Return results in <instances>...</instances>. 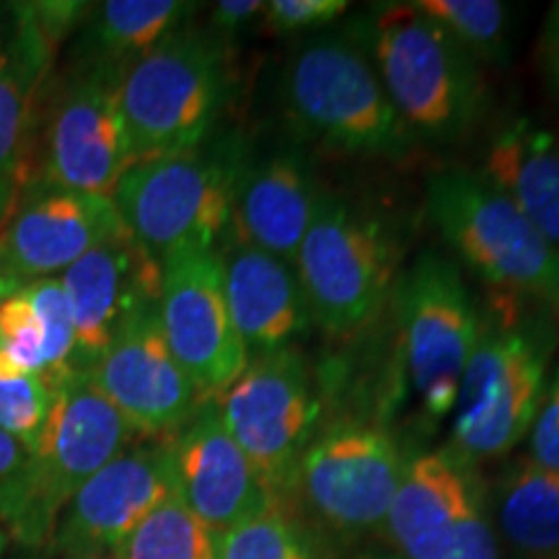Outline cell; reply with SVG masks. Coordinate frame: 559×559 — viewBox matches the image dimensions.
Segmentation results:
<instances>
[{
	"label": "cell",
	"mask_w": 559,
	"mask_h": 559,
	"mask_svg": "<svg viewBox=\"0 0 559 559\" xmlns=\"http://www.w3.org/2000/svg\"><path fill=\"white\" fill-rule=\"evenodd\" d=\"M111 555L115 559H218V536L174 489Z\"/></svg>",
	"instance_id": "26"
},
{
	"label": "cell",
	"mask_w": 559,
	"mask_h": 559,
	"mask_svg": "<svg viewBox=\"0 0 559 559\" xmlns=\"http://www.w3.org/2000/svg\"><path fill=\"white\" fill-rule=\"evenodd\" d=\"M370 60L415 138L459 143L487 104L479 60L415 3H383L370 21Z\"/></svg>",
	"instance_id": "2"
},
{
	"label": "cell",
	"mask_w": 559,
	"mask_h": 559,
	"mask_svg": "<svg viewBox=\"0 0 559 559\" xmlns=\"http://www.w3.org/2000/svg\"><path fill=\"white\" fill-rule=\"evenodd\" d=\"M86 373L145 438H174L205 404L164 337L158 304L124 321Z\"/></svg>",
	"instance_id": "15"
},
{
	"label": "cell",
	"mask_w": 559,
	"mask_h": 559,
	"mask_svg": "<svg viewBox=\"0 0 559 559\" xmlns=\"http://www.w3.org/2000/svg\"><path fill=\"white\" fill-rule=\"evenodd\" d=\"M26 449L19 443L16 438H11L9 432L0 430V489L16 477V472L24 466Z\"/></svg>",
	"instance_id": "34"
},
{
	"label": "cell",
	"mask_w": 559,
	"mask_h": 559,
	"mask_svg": "<svg viewBox=\"0 0 559 559\" xmlns=\"http://www.w3.org/2000/svg\"><path fill=\"white\" fill-rule=\"evenodd\" d=\"M510 547L531 559H559V472L523 461L508 474L498 506Z\"/></svg>",
	"instance_id": "25"
},
{
	"label": "cell",
	"mask_w": 559,
	"mask_h": 559,
	"mask_svg": "<svg viewBox=\"0 0 559 559\" xmlns=\"http://www.w3.org/2000/svg\"><path fill=\"white\" fill-rule=\"evenodd\" d=\"M230 94L228 41L181 26L132 62L120 104L135 160L194 151L218 122Z\"/></svg>",
	"instance_id": "3"
},
{
	"label": "cell",
	"mask_w": 559,
	"mask_h": 559,
	"mask_svg": "<svg viewBox=\"0 0 559 559\" xmlns=\"http://www.w3.org/2000/svg\"><path fill=\"white\" fill-rule=\"evenodd\" d=\"M428 215L440 239L487 285L559 313V247L479 174L449 169L428 181Z\"/></svg>",
	"instance_id": "6"
},
{
	"label": "cell",
	"mask_w": 559,
	"mask_h": 559,
	"mask_svg": "<svg viewBox=\"0 0 559 559\" xmlns=\"http://www.w3.org/2000/svg\"><path fill=\"white\" fill-rule=\"evenodd\" d=\"M55 52L19 21H13L9 37L0 39V190L24 185L37 96Z\"/></svg>",
	"instance_id": "23"
},
{
	"label": "cell",
	"mask_w": 559,
	"mask_h": 559,
	"mask_svg": "<svg viewBox=\"0 0 559 559\" xmlns=\"http://www.w3.org/2000/svg\"><path fill=\"white\" fill-rule=\"evenodd\" d=\"M317 177L296 151H277L241 169L234 194L230 234L236 243L267 251L296 267V257L317 218Z\"/></svg>",
	"instance_id": "20"
},
{
	"label": "cell",
	"mask_w": 559,
	"mask_h": 559,
	"mask_svg": "<svg viewBox=\"0 0 559 559\" xmlns=\"http://www.w3.org/2000/svg\"><path fill=\"white\" fill-rule=\"evenodd\" d=\"M160 262L130 230L99 243L60 275L75 326V370L102 358L124 321L160 298Z\"/></svg>",
	"instance_id": "18"
},
{
	"label": "cell",
	"mask_w": 559,
	"mask_h": 559,
	"mask_svg": "<svg viewBox=\"0 0 559 559\" xmlns=\"http://www.w3.org/2000/svg\"><path fill=\"white\" fill-rule=\"evenodd\" d=\"M174 492L169 449H124L68 502L52 547L62 555L115 551L160 500Z\"/></svg>",
	"instance_id": "19"
},
{
	"label": "cell",
	"mask_w": 559,
	"mask_h": 559,
	"mask_svg": "<svg viewBox=\"0 0 559 559\" xmlns=\"http://www.w3.org/2000/svg\"><path fill=\"white\" fill-rule=\"evenodd\" d=\"M128 230L115 200L37 181L13 198L0 230V270L21 288L58 277L83 254Z\"/></svg>",
	"instance_id": "14"
},
{
	"label": "cell",
	"mask_w": 559,
	"mask_h": 559,
	"mask_svg": "<svg viewBox=\"0 0 559 559\" xmlns=\"http://www.w3.org/2000/svg\"><path fill=\"white\" fill-rule=\"evenodd\" d=\"M16 290H21V285L13 283V280L5 275L3 270H0V306H3V300L11 298Z\"/></svg>",
	"instance_id": "37"
},
{
	"label": "cell",
	"mask_w": 559,
	"mask_h": 559,
	"mask_svg": "<svg viewBox=\"0 0 559 559\" xmlns=\"http://www.w3.org/2000/svg\"><path fill=\"white\" fill-rule=\"evenodd\" d=\"M166 449L174 489L215 536L283 506L223 428L215 402L200 404Z\"/></svg>",
	"instance_id": "17"
},
{
	"label": "cell",
	"mask_w": 559,
	"mask_h": 559,
	"mask_svg": "<svg viewBox=\"0 0 559 559\" xmlns=\"http://www.w3.org/2000/svg\"><path fill=\"white\" fill-rule=\"evenodd\" d=\"M283 83L293 122L319 143L376 158H402L415 143L358 39H309L290 58Z\"/></svg>",
	"instance_id": "5"
},
{
	"label": "cell",
	"mask_w": 559,
	"mask_h": 559,
	"mask_svg": "<svg viewBox=\"0 0 559 559\" xmlns=\"http://www.w3.org/2000/svg\"><path fill=\"white\" fill-rule=\"evenodd\" d=\"M218 559H317L311 536L283 506L218 536Z\"/></svg>",
	"instance_id": "28"
},
{
	"label": "cell",
	"mask_w": 559,
	"mask_h": 559,
	"mask_svg": "<svg viewBox=\"0 0 559 559\" xmlns=\"http://www.w3.org/2000/svg\"><path fill=\"white\" fill-rule=\"evenodd\" d=\"M5 542H9L5 539V531L0 528V557H3V551H5Z\"/></svg>",
	"instance_id": "40"
},
{
	"label": "cell",
	"mask_w": 559,
	"mask_h": 559,
	"mask_svg": "<svg viewBox=\"0 0 559 559\" xmlns=\"http://www.w3.org/2000/svg\"><path fill=\"white\" fill-rule=\"evenodd\" d=\"M24 288L39 319L41 334H45V381L55 389L62 379L75 373V326L70 300L60 275L41 277Z\"/></svg>",
	"instance_id": "29"
},
{
	"label": "cell",
	"mask_w": 559,
	"mask_h": 559,
	"mask_svg": "<svg viewBox=\"0 0 559 559\" xmlns=\"http://www.w3.org/2000/svg\"><path fill=\"white\" fill-rule=\"evenodd\" d=\"M347 9V0H270L262 19L272 34H298L332 24Z\"/></svg>",
	"instance_id": "31"
},
{
	"label": "cell",
	"mask_w": 559,
	"mask_h": 559,
	"mask_svg": "<svg viewBox=\"0 0 559 559\" xmlns=\"http://www.w3.org/2000/svg\"><path fill=\"white\" fill-rule=\"evenodd\" d=\"M404 464L379 425L340 423L319 430L300 456L296 487L313 513L340 531L383 526Z\"/></svg>",
	"instance_id": "13"
},
{
	"label": "cell",
	"mask_w": 559,
	"mask_h": 559,
	"mask_svg": "<svg viewBox=\"0 0 559 559\" xmlns=\"http://www.w3.org/2000/svg\"><path fill=\"white\" fill-rule=\"evenodd\" d=\"M383 526L402 559H498L472 461L451 449L404 466Z\"/></svg>",
	"instance_id": "11"
},
{
	"label": "cell",
	"mask_w": 559,
	"mask_h": 559,
	"mask_svg": "<svg viewBox=\"0 0 559 559\" xmlns=\"http://www.w3.org/2000/svg\"><path fill=\"white\" fill-rule=\"evenodd\" d=\"M19 190L21 187H3V190H0V230H3V223H5V218H9V210H11L13 198H16Z\"/></svg>",
	"instance_id": "36"
},
{
	"label": "cell",
	"mask_w": 559,
	"mask_h": 559,
	"mask_svg": "<svg viewBox=\"0 0 559 559\" xmlns=\"http://www.w3.org/2000/svg\"><path fill=\"white\" fill-rule=\"evenodd\" d=\"M215 407L277 500L293 492L300 456L317 438L321 417V400L296 349L251 358Z\"/></svg>",
	"instance_id": "9"
},
{
	"label": "cell",
	"mask_w": 559,
	"mask_h": 559,
	"mask_svg": "<svg viewBox=\"0 0 559 559\" xmlns=\"http://www.w3.org/2000/svg\"><path fill=\"white\" fill-rule=\"evenodd\" d=\"M528 461L559 472V366L528 430Z\"/></svg>",
	"instance_id": "32"
},
{
	"label": "cell",
	"mask_w": 559,
	"mask_h": 559,
	"mask_svg": "<svg viewBox=\"0 0 559 559\" xmlns=\"http://www.w3.org/2000/svg\"><path fill=\"white\" fill-rule=\"evenodd\" d=\"M239 174L234 158L200 145L135 160L111 200L132 239L158 262L177 251H218L230 230Z\"/></svg>",
	"instance_id": "7"
},
{
	"label": "cell",
	"mask_w": 559,
	"mask_h": 559,
	"mask_svg": "<svg viewBox=\"0 0 559 559\" xmlns=\"http://www.w3.org/2000/svg\"><path fill=\"white\" fill-rule=\"evenodd\" d=\"M221 257L228 311L249 358L290 349L309 332L313 319L293 264L243 243Z\"/></svg>",
	"instance_id": "21"
},
{
	"label": "cell",
	"mask_w": 559,
	"mask_h": 559,
	"mask_svg": "<svg viewBox=\"0 0 559 559\" xmlns=\"http://www.w3.org/2000/svg\"><path fill=\"white\" fill-rule=\"evenodd\" d=\"M479 177L521 210L544 239L559 247V140L526 117L489 143Z\"/></svg>",
	"instance_id": "22"
},
{
	"label": "cell",
	"mask_w": 559,
	"mask_h": 559,
	"mask_svg": "<svg viewBox=\"0 0 559 559\" xmlns=\"http://www.w3.org/2000/svg\"><path fill=\"white\" fill-rule=\"evenodd\" d=\"M396 262L386 223L324 194L296 257L313 324L334 337L360 332L389 298Z\"/></svg>",
	"instance_id": "8"
},
{
	"label": "cell",
	"mask_w": 559,
	"mask_h": 559,
	"mask_svg": "<svg viewBox=\"0 0 559 559\" xmlns=\"http://www.w3.org/2000/svg\"><path fill=\"white\" fill-rule=\"evenodd\" d=\"M264 11L262 0H221L210 11V32L221 39H230L234 34L247 29Z\"/></svg>",
	"instance_id": "33"
},
{
	"label": "cell",
	"mask_w": 559,
	"mask_h": 559,
	"mask_svg": "<svg viewBox=\"0 0 559 559\" xmlns=\"http://www.w3.org/2000/svg\"><path fill=\"white\" fill-rule=\"evenodd\" d=\"M547 41H544V52H547V66L551 73V81L559 91V3L551 9L549 13V24H547Z\"/></svg>",
	"instance_id": "35"
},
{
	"label": "cell",
	"mask_w": 559,
	"mask_h": 559,
	"mask_svg": "<svg viewBox=\"0 0 559 559\" xmlns=\"http://www.w3.org/2000/svg\"><path fill=\"white\" fill-rule=\"evenodd\" d=\"M425 16L464 47L472 58L502 62L508 55L510 11L498 0H412Z\"/></svg>",
	"instance_id": "27"
},
{
	"label": "cell",
	"mask_w": 559,
	"mask_h": 559,
	"mask_svg": "<svg viewBox=\"0 0 559 559\" xmlns=\"http://www.w3.org/2000/svg\"><path fill=\"white\" fill-rule=\"evenodd\" d=\"M160 270V330L200 400L215 402L251 360L228 311L221 251H177Z\"/></svg>",
	"instance_id": "12"
},
{
	"label": "cell",
	"mask_w": 559,
	"mask_h": 559,
	"mask_svg": "<svg viewBox=\"0 0 559 559\" xmlns=\"http://www.w3.org/2000/svg\"><path fill=\"white\" fill-rule=\"evenodd\" d=\"M0 39H3V34H0Z\"/></svg>",
	"instance_id": "41"
},
{
	"label": "cell",
	"mask_w": 559,
	"mask_h": 559,
	"mask_svg": "<svg viewBox=\"0 0 559 559\" xmlns=\"http://www.w3.org/2000/svg\"><path fill=\"white\" fill-rule=\"evenodd\" d=\"M135 436L86 370L55 386L52 409L24 466L0 489V523L26 547L52 542L75 492Z\"/></svg>",
	"instance_id": "1"
},
{
	"label": "cell",
	"mask_w": 559,
	"mask_h": 559,
	"mask_svg": "<svg viewBox=\"0 0 559 559\" xmlns=\"http://www.w3.org/2000/svg\"><path fill=\"white\" fill-rule=\"evenodd\" d=\"M551 353L547 317L515 311L481 324L453 407L451 451L469 461L513 451L547 394Z\"/></svg>",
	"instance_id": "4"
},
{
	"label": "cell",
	"mask_w": 559,
	"mask_h": 559,
	"mask_svg": "<svg viewBox=\"0 0 559 559\" xmlns=\"http://www.w3.org/2000/svg\"><path fill=\"white\" fill-rule=\"evenodd\" d=\"M122 73L83 66L62 91L47 132L41 181L66 190L111 198L135 164L120 104Z\"/></svg>",
	"instance_id": "16"
},
{
	"label": "cell",
	"mask_w": 559,
	"mask_h": 559,
	"mask_svg": "<svg viewBox=\"0 0 559 559\" xmlns=\"http://www.w3.org/2000/svg\"><path fill=\"white\" fill-rule=\"evenodd\" d=\"M360 559H402V557H396V555H366Z\"/></svg>",
	"instance_id": "39"
},
{
	"label": "cell",
	"mask_w": 559,
	"mask_h": 559,
	"mask_svg": "<svg viewBox=\"0 0 559 559\" xmlns=\"http://www.w3.org/2000/svg\"><path fill=\"white\" fill-rule=\"evenodd\" d=\"M55 389L41 376L0 373V430L34 449L52 409Z\"/></svg>",
	"instance_id": "30"
},
{
	"label": "cell",
	"mask_w": 559,
	"mask_h": 559,
	"mask_svg": "<svg viewBox=\"0 0 559 559\" xmlns=\"http://www.w3.org/2000/svg\"><path fill=\"white\" fill-rule=\"evenodd\" d=\"M66 559H115L111 551H83V555H68Z\"/></svg>",
	"instance_id": "38"
},
{
	"label": "cell",
	"mask_w": 559,
	"mask_h": 559,
	"mask_svg": "<svg viewBox=\"0 0 559 559\" xmlns=\"http://www.w3.org/2000/svg\"><path fill=\"white\" fill-rule=\"evenodd\" d=\"M86 26V66L128 73L132 62L185 26L198 5L181 0H107Z\"/></svg>",
	"instance_id": "24"
},
{
	"label": "cell",
	"mask_w": 559,
	"mask_h": 559,
	"mask_svg": "<svg viewBox=\"0 0 559 559\" xmlns=\"http://www.w3.org/2000/svg\"><path fill=\"white\" fill-rule=\"evenodd\" d=\"M404 366L430 417L453 415L481 317L453 262L423 254L400 283Z\"/></svg>",
	"instance_id": "10"
}]
</instances>
